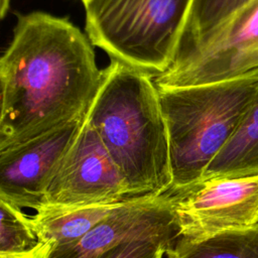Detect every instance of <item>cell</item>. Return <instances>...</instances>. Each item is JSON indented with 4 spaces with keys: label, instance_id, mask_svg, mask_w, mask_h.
<instances>
[{
    "label": "cell",
    "instance_id": "cell-1",
    "mask_svg": "<svg viewBox=\"0 0 258 258\" xmlns=\"http://www.w3.org/2000/svg\"><path fill=\"white\" fill-rule=\"evenodd\" d=\"M101 79L93 44L68 18L17 14L0 58V151L86 117Z\"/></svg>",
    "mask_w": 258,
    "mask_h": 258
},
{
    "label": "cell",
    "instance_id": "cell-2",
    "mask_svg": "<svg viewBox=\"0 0 258 258\" xmlns=\"http://www.w3.org/2000/svg\"><path fill=\"white\" fill-rule=\"evenodd\" d=\"M133 199L172 187L169 139L153 76L111 60L86 115Z\"/></svg>",
    "mask_w": 258,
    "mask_h": 258
},
{
    "label": "cell",
    "instance_id": "cell-3",
    "mask_svg": "<svg viewBox=\"0 0 258 258\" xmlns=\"http://www.w3.org/2000/svg\"><path fill=\"white\" fill-rule=\"evenodd\" d=\"M157 89L168 132L174 189L203 178L257 98L258 78Z\"/></svg>",
    "mask_w": 258,
    "mask_h": 258
},
{
    "label": "cell",
    "instance_id": "cell-4",
    "mask_svg": "<svg viewBox=\"0 0 258 258\" xmlns=\"http://www.w3.org/2000/svg\"><path fill=\"white\" fill-rule=\"evenodd\" d=\"M194 0H93L85 7L91 43L153 77L175 61Z\"/></svg>",
    "mask_w": 258,
    "mask_h": 258
},
{
    "label": "cell",
    "instance_id": "cell-5",
    "mask_svg": "<svg viewBox=\"0 0 258 258\" xmlns=\"http://www.w3.org/2000/svg\"><path fill=\"white\" fill-rule=\"evenodd\" d=\"M258 78V0H252L200 43L179 54L156 86H190Z\"/></svg>",
    "mask_w": 258,
    "mask_h": 258
},
{
    "label": "cell",
    "instance_id": "cell-6",
    "mask_svg": "<svg viewBox=\"0 0 258 258\" xmlns=\"http://www.w3.org/2000/svg\"><path fill=\"white\" fill-rule=\"evenodd\" d=\"M178 237L198 238L258 226V174L202 178L163 195Z\"/></svg>",
    "mask_w": 258,
    "mask_h": 258
},
{
    "label": "cell",
    "instance_id": "cell-7",
    "mask_svg": "<svg viewBox=\"0 0 258 258\" xmlns=\"http://www.w3.org/2000/svg\"><path fill=\"white\" fill-rule=\"evenodd\" d=\"M139 199L128 186L95 129L84 123L44 194L43 205L82 207Z\"/></svg>",
    "mask_w": 258,
    "mask_h": 258
},
{
    "label": "cell",
    "instance_id": "cell-8",
    "mask_svg": "<svg viewBox=\"0 0 258 258\" xmlns=\"http://www.w3.org/2000/svg\"><path fill=\"white\" fill-rule=\"evenodd\" d=\"M85 118L0 151V200L21 209L40 208L47 185Z\"/></svg>",
    "mask_w": 258,
    "mask_h": 258
},
{
    "label": "cell",
    "instance_id": "cell-9",
    "mask_svg": "<svg viewBox=\"0 0 258 258\" xmlns=\"http://www.w3.org/2000/svg\"><path fill=\"white\" fill-rule=\"evenodd\" d=\"M176 226L165 196L131 201L82 238L52 247L48 258H100L113 246L147 232Z\"/></svg>",
    "mask_w": 258,
    "mask_h": 258
},
{
    "label": "cell",
    "instance_id": "cell-10",
    "mask_svg": "<svg viewBox=\"0 0 258 258\" xmlns=\"http://www.w3.org/2000/svg\"><path fill=\"white\" fill-rule=\"evenodd\" d=\"M127 203L82 207L43 205L31 216V223L40 243L50 242L53 247L66 245L85 236Z\"/></svg>",
    "mask_w": 258,
    "mask_h": 258
},
{
    "label": "cell",
    "instance_id": "cell-11",
    "mask_svg": "<svg viewBox=\"0 0 258 258\" xmlns=\"http://www.w3.org/2000/svg\"><path fill=\"white\" fill-rule=\"evenodd\" d=\"M258 174V96L238 128L209 164L203 178Z\"/></svg>",
    "mask_w": 258,
    "mask_h": 258
},
{
    "label": "cell",
    "instance_id": "cell-12",
    "mask_svg": "<svg viewBox=\"0 0 258 258\" xmlns=\"http://www.w3.org/2000/svg\"><path fill=\"white\" fill-rule=\"evenodd\" d=\"M167 258H258V226L198 238L177 237Z\"/></svg>",
    "mask_w": 258,
    "mask_h": 258
},
{
    "label": "cell",
    "instance_id": "cell-13",
    "mask_svg": "<svg viewBox=\"0 0 258 258\" xmlns=\"http://www.w3.org/2000/svg\"><path fill=\"white\" fill-rule=\"evenodd\" d=\"M250 1L252 0H194L177 56L200 43Z\"/></svg>",
    "mask_w": 258,
    "mask_h": 258
},
{
    "label": "cell",
    "instance_id": "cell-14",
    "mask_svg": "<svg viewBox=\"0 0 258 258\" xmlns=\"http://www.w3.org/2000/svg\"><path fill=\"white\" fill-rule=\"evenodd\" d=\"M38 244L31 216L21 208L0 200V257L28 253Z\"/></svg>",
    "mask_w": 258,
    "mask_h": 258
},
{
    "label": "cell",
    "instance_id": "cell-15",
    "mask_svg": "<svg viewBox=\"0 0 258 258\" xmlns=\"http://www.w3.org/2000/svg\"><path fill=\"white\" fill-rule=\"evenodd\" d=\"M177 237L176 226L147 232L113 246L100 258H163Z\"/></svg>",
    "mask_w": 258,
    "mask_h": 258
},
{
    "label": "cell",
    "instance_id": "cell-16",
    "mask_svg": "<svg viewBox=\"0 0 258 258\" xmlns=\"http://www.w3.org/2000/svg\"><path fill=\"white\" fill-rule=\"evenodd\" d=\"M53 247V244L50 242L40 243L30 252L16 255V256H8V257H0V258H48V255Z\"/></svg>",
    "mask_w": 258,
    "mask_h": 258
},
{
    "label": "cell",
    "instance_id": "cell-17",
    "mask_svg": "<svg viewBox=\"0 0 258 258\" xmlns=\"http://www.w3.org/2000/svg\"><path fill=\"white\" fill-rule=\"evenodd\" d=\"M10 8V0H0V16L4 18L9 11Z\"/></svg>",
    "mask_w": 258,
    "mask_h": 258
},
{
    "label": "cell",
    "instance_id": "cell-18",
    "mask_svg": "<svg viewBox=\"0 0 258 258\" xmlns=\"http://www.w3.org/2000/svg\"><path fill=\"white\" fill-rule=\"evenodd\" d=\"M81 1H82L83 5H84V6H86V5H88L90 2H92L93 0H81Z\"/></svg>",
    "mask_w": 258,
    "mask_h": 258
}]
</instances>
